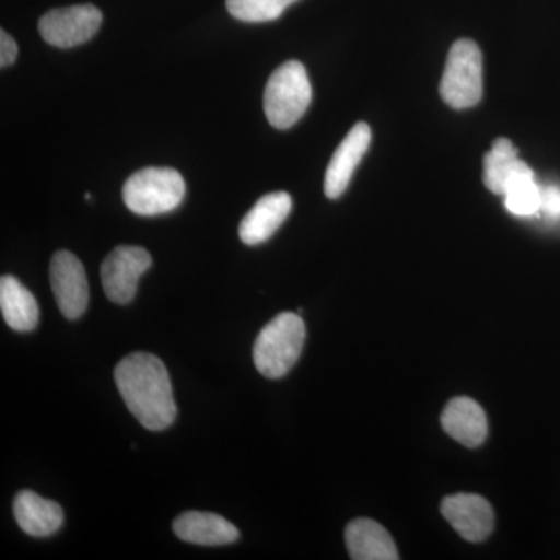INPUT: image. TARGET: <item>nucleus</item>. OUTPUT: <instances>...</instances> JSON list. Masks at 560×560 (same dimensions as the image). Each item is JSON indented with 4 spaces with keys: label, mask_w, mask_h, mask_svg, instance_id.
Returning <instances> with one entry per match:
<instances>
[{
    "label": "nucleus",
    "mask_w": 560,
    "mask_h": 560,
    "mask_svg": "<svg viewBox=\"0 0 560 560\" xmlns=\"http://www.w3.org/2000/svg\"><path fill=\"white\" fill-rule=\"evenodd\" d=\"M114 378L121 399L140 425L150 431H161L175 422L178 410L171 375L156 355L130 353L117 364Z\"/></svg>",
    "instance_id": "f257e3e1"
},
{
    "label": "nucleus",
    "mask_w": 560,
    "mask_h": 560,
    "mask_svg": "<svg viewBox=\"0 0 560 560\" xmlns=\"http://www.w3.org/2000/svg\"><path fill=\"white\" fill-rule=\"evenodd\" d=\"M305 342V324L296 313H280L272 318L254 342V364L267 378L289 374L300 360Z\"/></svg>",
    "instance_id": "f03ea898"
},
{
    "label": "nucleus",
    "mask_w": 560,
    "mask_h": 560,
    "mask_svg": "<svg viewBox=\"0 0 560 560\" xmlns=\"http://www.w3.org/2000/svg\"><path fill=\"white\" fill-rule=\"evenodd\" d=\"M312 102V84L300 61H287L272 72L265 88L267 119L278 130L296 125Z\"/></svg>",
    "instance_id": "7ed1b4c3"
},
{
    "label": "nucleus",
    "mask_w": 560,
    "mask_h": 560,
    "mask_svg": "<svg viewBox=\"0 0 560 560\" xmlns=\"http://www.w3.org/2000/svg\"><path fill=\"white\" fill-rule=\"evenodd\" d=\"M186 195V183L175 168L147 167L124 184L121 197L136 215L154 217L178 208Z\"/></svg>",
    "instance_id": "20e7f679"
},
{
    "label": "nucleus",
    "mask_w": 560,
    "mask_h": 560,
    "mask_svg": "<svg viewBox=\"0 0 560 560\" xmlns=\"http://www.w3.org/2000/svg\"><path fill=\"white\" fill-rule=\"evenodd\" d=\"M442 101L453 109H467L482 97V54L477 43L459 39L448 51L440 86Z\"/></svg>",
    "instance_id": "39448f33"
},
{
    "label": "nucleus",
    "mask_w": 560,
    "mask_h": 560,
    "mask_svg": "<svg viewBox=\"0 0 560 560\" xmlns=\"http://www.w3.org/2000/svg\"><path fill=\"white\" fill-rule=\"evenodd\" d=\"M103 21L102 11L91 3L51 10L39 20L43 39L58 49H72L94 38Z\"/></svg>",
    "instance_id": "423d86ee"
},
{
    "label": "nucleus",
    "mask_w": 560,
    "mask_h": 560,
    "mask_svg": "<svg viewBox=\"0 0 560 560\" xmlns=\"http://www.w3.org/2000/svg\"><path fill=\"white\" fill-rule=\"evenodd\" d=\"M153 264L149 250L140 246H117L102 264V285L114 304L125 305L135 300L139 279Z\"/></svg>",
    "instance_id": "0eeeda50"
},
{
    "label": "nucleus",
    "mask_w": 560,
    "mask_h": 560,
    "mask_svg": "<svg viewBox=\"0 0 560 560\" xmlns=\"http://www.w3.org/2000/svg\"><path fill=\"white\" fill-rule=\"evenodd\" d=\"M50 283L62 315L77 319L90 304V283L83 264L75 254L58 250L50 261Z\"/></svg>",
    "instance_id": "6e6552de"
},
{
    "label": "nucleus",
    "mask_w": 560,
    "mask_h": 560,
    "mask_svg": "<svg viewBox=\"0 0 560 560\" xmlns=\"http://www.w3.org/2000/svg\"><path fill=\"white\" fill-rule=\"evenodd\" d=\"M372 139L371 127L364 121L353 125L335 151L327 167L324 179V191L330 200H337L348 189L353 172L370 149Z\"/></svg>",
    "instance_id": "1a4fd4ad"
},
{
    "label": "nucleus",
    "mask_w": 560,
    "mask_h": 560,
    "mask_svg": "<svg viewBox=\"0 0 560 560\" xmlns=\"http://www.w3.org/2000/svg\"><path fill=\"white\" fill-rule=\"evenodd\" d=\"M445 521L463 539L482 541L493 529V510L488 500L475 493H455L442 500Z\"/></svg>",
    "instance_id": "9d476101"
},
{
    "label": "nucleus",
    "mask_w": 560,
    "mask_h": 560,
    "mask_svg": "<svg viewBox=\"0 0 560 560\" xmlns=\"http://www.w3.org/2000/svg\"><path fill=\"white\" fill-rule=\"evenodd\" d=\"M293 200L287 191H272L265 195L254 208L243 217L238 235L245 245L256 246L267 242L282 226L290 215Z\"/></svg>",
    "instance_id": "9b49d317"
},
{
    "label": "nucleus",
    "mask_w": 560,
    "mask_h": 560,
    "mask_svg": "<svg viewBox=\"0 0 560 560\" xmlns=\"http://www.w3.org/2000/svg\"><path fill=\"white\" fill-rule=\"evenodd\" d=\"M173 530L180 540L202 547L234 544L241 537L231 522L212 512H184L173 522Z\"/></svg>",
    "instance_id": "f8f14e48"
},
{
    "label": "nucleus",
    "mask_w": 560,
    "mask_h": 560,
    "mask_svg": "<svg viewBox=\"0 0 560 560\" xmlns=\"http://www.w3.org/2000/svg\"><path fill=\"white\" fill-rule=\"evenodd\" d=\"M441 422L448 436L469 448L478 447L488 438L486 412L470 397H456L448 401Z\"/></svg>",
    "instance_id": "ddd939ff"
},
{
    "label": "nucleus",
    "mask_w": 560,
    "mask_h": 560,
    "mask_svg": "<svg viewBox=\"0 0 560 560\" xmlns=\"http://www.w3.org/2000/svg\"><path fill=\"white\" fill-rule=\"evenodd\" d=\"M13 512L20 528L32 537H49L65 522V512L57 501L43 499L32 490L18 493Z\"/></svg>",
    "instance_id": "4468645a"
},
{
    "label": "nucleus",
    "mask_w": 560,
    "mask_h": 560,
    "mask_svg": "<svg viewBox=\"0 0 560 560\" xmlns=\"http://www.w3.org/2000/svg\"><path fill=\"white\" fill-rule=\"evenodd\" d=\"M346 547L353 560H397L396 544L381 523L371 518L350 522L345 533Z\"/></svg>",
    "instance_id": "2eb2a0df"
},
{
    "label": "nucleus",
    "mask_w": 560,
    "mask_h": 560,
    "mask_svg": "<svg viewBox=\"0 0 560 560\" xmlns=\"http://www.w3.org/2000/svg\"><path fill=\"white\" fill-rule=\"evenodd\" d=\"M0 308L3 319L13 330L31 331L38 326V302L13 276L0 279Z\"/></svg>",
    "instance_id": "dca6fc26"
},
{
    "label": "nucleus",
    "mask_w": 560,
    "mask_h": 560,
    "mask_svg": "<svg viewBox=\"0 0 560 560\" xmlns=\"http://www.w3.org/2000/svg\"><path fill=\"white\" fill-rule=\"evenodd\" d=\"M529 165L518 156V150L510 139L500 138L492 143V149L485 156L482 180L492 194L503 197L512 179L528 168Z\"/></svg>",
    "instance_id": "f3484780"
},
{
    "label": "nucleus",
    "mask_w": 560,
    "mask_h": 560,
    "mask_svg": "<svg viewBox=\"0 0 560 560\" xmlns=\"http://www.w3.org/2000/svg\"><path fill=\"white\" fill-rule=\"evenodd\" d=\"M504 208L515 217H534L540 209V184L533 168H525L511 180L503 194Z\"/></svg>",
    "instance_id": "a211bd4d"
},
{
    "label": "nucleus",
    "mask_w": 560,
    "mask_h": 560,
    "mask_svg": "<svg viewBox=\"0 0 560 560\" xmlns=\"http://www.w3.org/2000/svg\"><path fill=\"white\" fill-rule=\"evenodd\" d=\"M298 0H226L228 11L243 22H270L279 20L283 11Z\"/></svg>",
    "instance_id": "6ab92c4d"
},
{
    "label": "nucleus",
    "mask_w": 560,
    "mask_h": 560,
    "mask_svg": "<svg viewBox=\"0 0 560 560\" xmlns=\"http://www.w3.org/2000/svg\"><path fill=\"white\" fill-rule=\"evenodd\" d=\"M539 213L545 220L552 221V223L560 221V186L558 184L540 186Z\"/></svg>",
    "instance_id": "aec40b11"
},
{
    "label": "nucleus",
    "mask_w": 560,
    "mask_h": 560,
    "mask_svg": "<svg viewBox=\"0 0 560 560\" xmlns=\"http://www.w3.org/2000/svg\"><path fill=\"white\" fill-rule=\"evenodd\" d=\"M18 44L13 36L9 35L5 31L0 32V66L3 69L13 65L18 58Z\"/></svg>",
    "instance_id": "412c9836"
}]
</instances>
